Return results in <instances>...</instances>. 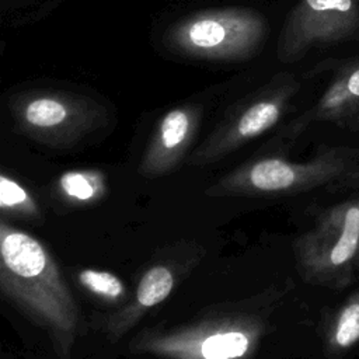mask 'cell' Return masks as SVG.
Segmentation results:
<instances>
[{
	"label": "cell",
	"mask_w": 359,
	"mask_h": 359,
	"mask_svg": "<svg viewBox=\"0 0 359 359\" xmlns=\"http://www.w3.org/2000/svg\"><path fill=\"white\" fill-rule=\"evenodd\" d=\"M359 34L356 0H299L280 31L276 55L283 63L296 62L317 45L335 43Z\"/></svg>",
	"instance_id": "8"
},
{
	"label": "cell",
	"mask_w": 359,
	"mask_h": 359,
	"mask_svg": "<svg viewBox=\"0 0 359 359\" xmlns=\"http://www.w3.org/2000/svg\"><path fill=\"white\" fill-rule=\"evenodd\" d=\"M7 107L24 136L52 149H70L108 121L105 107L97 100L60 90L15 93Z\"/></svg>",
	"instance_id": "4"
},
{
	"label": "cell",
	"mask_w": 359,
	"mask_h": 359,
	"mask_svg": "<svg viewBox=\"0 0 359 359\" xmlns=\"http://www.w3.org/2000/svg\"><path fill=\"white\" fill-rule=\"evenodd\" d=\"M0 293L25 318L46 332L56 359H72L81 330L80 307L43 243L3 217Z\"/></svg>",
	"instance_id": "1"
},
{
	"label": "cell",
	"mask_w": 359,
	"mask_h": 359,
	"mask_svg": "<svg viewBox=\"0 0 359 359\" xmlns=\"http://www.w3.org/2000/svg\"><path fill=\"white\" fill-rule=\"evenodd\" d=\"M353 119L359 121V60L353 66L344 67L317 104L283 128L275 142H289L317 121L349 122Z\"/></svg>",
	"instance_id": "11"
},
{
	"label": "cell",
	"mask_w": 359,
	"mask_h": 359,
	"mask_svg": "<svg viewBox=\"0 0 359 359\" xmlns=\"http://www.w3.org/2000/svg\"><path fill=\"white\" fill-rule=\"evenodd\" d=\"M297 91L299 83L293 76L276 74L269 83L231 105L219 125L189 154L188 164H215L269 132L282 119Z\"/></svg>",
	"instance_id": "6"
},
{
	"label": "cell",
	"mask_w": 359,
	"mask_h": 359,
	"mask_svg": "<svg viewBox=\"0 0 359 359\" xmlns=\"http://www.w3.org/2000/svg\"><path fill=\"white\" fill-rule=\"evenodd\" d=\"M351 161V153L342 149L323 151L309 161H290L276 154L259 156L220 177L206 194L247 198L293 195L337 180L348 171Z\"/></svg>",
	"instance_id": "5"
},
{
	"label": "cell",
	"mask_w": 359,
	"mask_h": 359,
	"mask_svg": "<svg viewBox=\"0 0 359 359\" xmlns=\"http://www.w3.org/2000/svg\"><path fill=\"white\" fill-rule=\"evenodd\" d=\"M278 296L266 290L178 325L143 328L129 351L158 359H251L269 332V309Z\"/></svg>",
	"instance_id": "2"
},
{
	"label": "cell",
	"mask_w": 359,
	"mask_h": 359,
	"mask_svg": "<svg viewBox=\"0 0 359 359\" xmlns=\"http://www.w3.org/2000/svg\"><path fill=\"white\" fill-rule=\"evenodd\" d=\"M358 252L359 198L324 210L314 226L294 241L300 273L314 285H345Z\"/></svg>",
	"instance_id": "7"
},
{
	"label": "cell",
	"mask_w": 359,
	"mask_h": 359,
	"mask_svg": "<svg viewBox=\"0 0 359 359\" xmlns=\"http://www.w3.org/2000/svg\"><path fill=\"white\" fill-rule=\"evenodd\" d=\"M202 115V107L195 102L168 109L156 123L140 158L139 174L143 178L154 180L172 172L188 154Z\"/></svg>",
	"instance_id": "9"
},
{
	"label": "cell",
	"mask_w": 359,
	"mask_h": 359,
	"mask_svg": "<svg viewBox=\"0 0 359 359\" xmlns=\"http://www.w3.org/2000/svg\"><path fill=\"white\" fill-rule=\"evenodd\" d=\"M0 212L1 217L39 220L41 209L35 196L14 177L0 174Z\"/></svg>",
	"instance_id": "13"
},
{
	"label": "cell",
	"mask_w": 359,
	"mask_h": 359,
	"mask_svg": "<svg viewBox=\"0 0 359 359\" xmlns=\"http://www.w3.org/2000/svg\"><path fill=\"white\" fill-rule=\"evenodd\" d=\"M266 34V20L254 8H208L172 24L164 34V45L185 57L234 62L255 56Z\"/></svg>",
	"instance_id": "3"
},
{
	"label": "cell",
	"mask_w": 359,
	"mask_h": 359,
	"mask_svg": "<svg viewBox=\"0 0 359 359\" xmlns=\"http://www.w3.org/2000/svg\"><path fill=\"white\" fill-rule=\"evenodd\" d=\"M76 280L83 290L108 304H123L128 302V287L114 272L84 268L76 273Z\"/></svg>",
	"instance_id": "14"
},
{
	"label": "cell",
	"mask_w": 359,
	"mask_h": 359,
	"mask_svg": "<svg viewBox=\"0 0 359 359\" xmlns=\"http://www.w3.org/2000/svg\"><path fill=\"white\" fill-rule=\"evenodd\" d=\"M184 271L177 259L153 262L140 275L133 296L118 310L95 318L94 327L108 342H118L140 323L149 310L170 297Z\"/></svg>",
	"instance_id": "10"
},
{
	"label": "cell",
	"mask_w": 359,
	"mask_h": 359,
	"mask_svg": "<svg viewBox=\"0 0 359 359\" xmlns=\"http://www.w3.org/2000/svg\"><path fill=\"white\" fill-rule=\"evenodd\" d=\"M53 194L67 206L88 208L105 196L107 178L102 171L95 168L67 170L57 177Z\"/></svg>",
	"instance_id": "12"
},
{
	"label": "cell",
	"mask_w": 359,
	"mask_h": 359,
	"mask_svg": "<svg viewBox=\"0 0 359 359\" xmlns=\"http://www.w3.org/2000/svg\"><path fill=\"white\" fill-rule=\"evenodd\" d=\"M330 345L348 349L359 341V294L352 296L337 314L330 332Z\"/></svg>",
	"instance_id": "15"
}]
</instances>
